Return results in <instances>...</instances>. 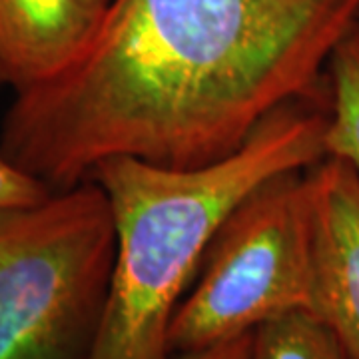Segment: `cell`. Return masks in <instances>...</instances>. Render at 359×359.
Wrapping results in <instances>:
<instances>
[{"mask_svg":"<svg viewBox=\"0 0 359 359\" xmlns=\"http://www.w3.org/2000/svg\"><path fill=\"white\" fill-rule=\"evenodd\" d=\"M359 0H110L86 50L14 94L0 150L50 192L110 158L198 168L276 110L327 106V62Z\"/></svg>","mask_w":359,"mask_h":359,"instance_id":"6da1fadb","label":"cell"},{"mask_svg":"<svg viewBox=\"0 0 359 359\" xmlns=\"http://www.w3.org/2000/svg\"><path fill=\"white\" fill-rule=\"evenodd\" d=\"M327 106L292 102L268 116L228 158L168 168L110 158L90 172L106 194L116 259L90 359H176L168 332L224 222L250 194L325 154Z\"/></svg>","mask_w":359,"mask_h":359,"instance_id":"7a4b0ae2","label":"cell"},{"mask_svg":"<svg viewBox=\"0 0 359 359\" xmlns=\"http://www.w3.org/2000/svg\"><path fill=\"white\" fill-rule=\"evenodd\" d=\"M116 259L94 180L0 210V359H90Z\"/></svg>","mask_w":359,"mask_h":359,"instance_id":"3957f363","label":"cell"},{"mask_svg":"<svg viewBox=\"0 0 359 359\" xmlns=\"http://www.w3.org/2000/svg\"><path fill=\"white\" fill-rule=\"evenodd\" d=\"M311 304V184L283 172L224 222L168 332L186 359Z\"/></svg>","mask_w":359,"mask_h":359,"instance_id":"277c9868","label":"cell"},{"mask_svg":"<svg viewBox=\"0 0 359 359\" xmlns=\"http://www.w3.org/2000/svg\"><path fill=\"white\" fill-rule=\"evenodd\" d=\"M311 184V304L351 359H359V174L323 158Z\"/></svg>","mask_w":359,"mask_h":359,"instance_id":"5b68a950","label":"cell"},{"mask_svg":"<svg viewBox=\"0 0 359 359\" xmlns=\"http://www.w3.org/2000/svg\"><path fill=\"white\" fill-rule=\"evenodd\" d=\"M110 0H0V86L58 76L86 50Z\"/></svg>","mask_w":359,"mask_h":359,"instance_id":"8992f818","label":"cell"},{"mask_svg":"<svg viewBox=\"0 0 359 359\" xmlns=\"http://www.w3.org/2000/svg\"><path fill=\"white\" fill-rule=\"evenodd\" d=\"M327 90L325 154L359 174V18L327 62Z\"/></svg>","mask_w":359,"mask_h":359,"instance_id":"52a82bcc","label":"cell"},{"mask_svg":"<svg viewBox=\"0 0 359 359\" xmlns=\"http://www.w3.org/2000/svg\"><path fill=\"white\" fill-rule=\"evenodd\" d=\"M248 359H351L334 332L299 309L259 325Z\"/></svg>","mask_w":359,"mask_h":359,"instance_id":"ba28073f","label":"cell"},{"mask_svg":"<svg viewBox=\"0 0 359 359\" xmlns=\"http://www.w3.org/2000/svg\"><path fill=\"white\" fill-rule=\"evenodd\" d=\"M52 194L42 182L14 166L0 150V210L14 205L36 204Z\"/></svg>","mask_w":359,"mask_h":359,"instance_id":"9c48e42d","label":"cell"},{"mask_svg":"<svg viewBox=\"0 0 359 359\" xmlns=\"http://www.w3.org/2000/svg\"><path fill=\"white\" fill-rule=\"evenodd\" d=\"M252 337H254V332L228 339L224 344H218V346L210 347L202 353H196L186 359H248L250 349H252Z\"/></svg>","mask_w":359,"mask_h":359,"instance_id":"30bf717a","label":"cell"}]
</instances>
